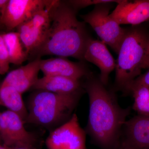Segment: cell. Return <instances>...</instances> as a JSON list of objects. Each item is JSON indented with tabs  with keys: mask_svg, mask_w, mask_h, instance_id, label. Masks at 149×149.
Instances as JSON below:
<instances>
[{
	"mask_svg": "<svg viewBox=\"0 0 149 149\" xmlns=\"http://www.w3.org/2000/svg\"><path fill=\"white\" fill-rule=\"evenodd\" d=\"M76 13L67 1L54 0L50 10V27L42 43L32 55L36 58L54 55L84 60L91 38L84 23L77 19Z\"/></svg>",
	"mask_w": 149,
	"mask_h": 149,
	"instance_id": "1",
	"label": "cell"
},
{
	"mask_svg": "<svg viewBox=\"0 0 149 149\" xmlns=\"http://www.w3.org/2000/svg\"><path fill=\"white\" fill-rule=\"evenodd\" d=\"M100 80L90 78L83 87L89 99L87 130L93 140L102 149H115L119 146V133L130 108L120 107L112 94Z\"/></svg>",
	"mask_w": 149,
	"mask_h": 149,
	"instance_id": "2",
	"label": "cell"
},
{
	"mask_svg": "<svg viewBox=\"0 0 149 149\" xmlns=\"http://www.w3.org/2000/svg\"><path fill=\"white\" fill-rule=\"evenodd\" d=\"M80 91L71 94H57L35 90L27 99L28 115L24 123L42 126L52 131L72 117Z\"/></svg>",
	"mask_w": 149,
	"mask_h": 149,
	"instance_id": "3",
	"label": "cell"
},
{
	"mask_svg": "<svg viewBox=\"0 0 149 149\" xmlns=\"http://www.w3.org/2000/svg\"><path fill=\"white\" fill-rule=\"evenodd\" d=\"M149 41V32L146 29L138 25L127 29L115 68L116 85L125 93H129L133 81L141 75Z\"/></svg>",
	"mask_w": 149,
	"mask_h": 149,
	"instance_id": "4",
	"label": "cell"
},
{
	"mask_svg": "<svg viewBox=\"0 0 149 149\" xmlns=\"http://www.w3.org/2000/svg\"><path fill=\"white\" fill-rule=\"evenodd\" d=\"M109 3L96 5L93 10L81 17L91 25L102 42L118 54L127 29L120 27L111 17Z\"/></svg>",
	"mask_w": 149,
	"mask_h": 149,
	"instance_id": "5",
	"label": "cell"
},
{
	"mask_svg": "<svg viewBox=\"0 0 149 149\" xmlns=\"http://www.w3.org/2000/svg\"><path fill=\"white\" fill-rule=\"evenodd\" d=\"M24 120L18 114L7 110L0 116V137L3 146L9 148L28 147L35 149L40 146L39 138L27 131Z\"/></svg>",
	"mask_w": 149,
	"mask_h": 149,
	"instance_id": "6",
	"label": "cell"
},
{
	"mask_svg": "<svg viewBox=\"0 0 149 149\" xmlns=\"http://www.w3.org/2000/svg\"><path fill=\"white\" fill-rule=\"evenodd\" d=\"M48 149H86V134L74 113L67 122L50 132L46 139Z\"/></svg>",
	"mask_w": 149,
	"mask_h": 149,
	"instance_id": "7",
	"label": "cell"
},
{
	"mask_svg": "<svg viewBox=\"0 0 149 149\" xmlns=\"http://www.w3.org/2000/svg\"><path fill=\"white\" fill-rule=\"evenodd\" d=\"M53 0H8L3 27L9 31L29 20L35 13L49 5Z\"/></svg>",
	"mask_w": 149,
	"mask_h": 149,
	"instance_id": "8",
	"label": "cell"
},
{
	"mask_svg": "<svg viewBox=\"0 0 149 149\" xmlns=\"http://www.w3.org/2000/svg\"><path fill=\"white\" fill-rule=\"evenodd\" d=\"M84 60L95 64L100 70V80L106 86L109 74L116 68V62L102 41L91 38L88 42L84 55Z\"/></svg>",
	"mask_w": 149,
	"mask_h": 149,
	"instance_id": "9",
	"label": "cell"
},
{
	"mask_svg": "<svg viewBox=\"0 0 149 149\" xmlns=\"http://www.w3.org/2000/svg\"><path fill=\"white\" fill-rule=\"evenodd\" d=\"M117 4L110 16L120 25L137 26L149 21V0L133 1L123 0Z\"/></svg>",
	"mask_w": 149,
	"mask_h": 149,
	"instance_id": "10",
	"label": "cell"
},
{
	"mask_svg": "<svg viewBox=\"0 0 149 149\" xmlns=\"http://www.w3.org/2000/svg\"><path fill=\"white\" fill-rule=\"evenodd\" d=\"M124 125L125 138L120 143L127 149H149V116L139 115Z\"/></svg>",
	"mask_w": 149,
	"mask_h": 149,
	"instance_id": "11",
	"label": "cell"
},
{
	"mask_svg": "<svg viewBox=\"0 0 149 149\" xmlns=\"http://www.w3.org/2000/svg\"><path fill=\"white\" fill-rule=\"evenodd\" d=\"M40 70L44 76H62L79 80L88 75V71L82 63L73 62L60 57L41 59Z\"/></svg>",
	"mask_w": 149,
	"mask_h": 149,
	"instance_id": "12",
	"label": "cell"
},
{
	"mask_svg": "<svg viewBox=\"0 0 149 149\" xmlns=\"http://www.w3.org/2000/svg\"><path fill=\"white\" fill-rule=\"evenodd\" d=\"M41 59L36 58L28 64L9 72L1 85L13 87L22 94L32 88L38 80Z\"/></svg>",
	"mask_w": 149,
	"mask_h": 149,
	"instance_id": "13",
	"label": "cell"
},
{
	"mask_svg": "<svg viewBox=\"0 0 149 149\" xmlns=\"http://www.w3.org/2000/svg\"><path fill=\"white\" fill-rule=\"evenodd\" d=\"M80 80L60 76H44L39 78L32 89L57 94H71L80 91Z\"/></svg>",
	"mask_w": 149,
	"mask_h": 149,
	"instance_id": "14",
	"label": "cell"
},
{
	"mask_svg": "<svg viewBox=\"0 0 149 149\" xmlns=\"http://www.w3.org/2000/svg\"><path fill=\"white\" fill-rule=\"evenodd\" d=\"M17 32L29 56L41 45L47 31L32 24L30 19L17 27Z\"/></svg>",
	"mask_w": 149,
	"mask_h": 149,
	"instance_id": "15",
	"label": "cell"
},
{
	"mask_svg": "<svg viewBox=\"0 0 149 149\" xmlns=\"http://www.w3.org/2000/svg\"><path fill=\"white\" fill-rule=\"evenodd\" d=\"M21 93L8 85L0 87V105L18 114L24 123L28 116L27 108L22 100Z\"/></svg>",
	"mask_w": 149,
	"mask_h": 149,
	"instance_id": "16",
	"label": "cell"
},
{
	"mask_svg": "<svg viewBox=\"0 0 149 149\" xmlns=\"http://www.w3.org/2000/svg\"><path fill=\"white\" fill-rule=\"evenodd\" d=\"M3 37L8 53L10 63L19 65L29 57L18 32H8L3 33Z\"/></svg>",
	"mask_w": 149,
	"mask_h": 149,
	"instance_id": "17",
	"label": "cell"
},
{
	"mask_svg": "<svg viewBox=\"0 0 149 149\" xmlns=\"http://www.w3.org/2000/svg\"><path fill=\"white\" fill-rule=\"evenodd\" d=\"M134 99L133 109L140 115L149 116V86L139 85L130 89Z\"/></svg>",
	"mask_w": 149,
	"mask_h": 149,
	"instance_id": "18",
	"label": "cell"
},
{
	"mask_svg": "<svg viewBox=\"0 0 149 149\" xmlns=\"http://www.w3.org/2000/svg\"><path fill=\"white\" fill-rule=\"evenodd\" d=\"M10 64L3 34L0 33V75L6 74L8 71Z\"/></svg>",
	"mask_w": 149,
	"mask_h": 149,
	"instance_id": "19",
	"label": "cell"
},
{
	"mask_svg": "<svg viewBox=\"0 0 149 149\" xmlns=\"http://www.w3.org/2000/svg\"><path fill=\"white\" fill-rule=\"evenodd\" d=\"M121 1L122 0H72L67 1V2L72 8L77 11L80 9L84 8L93 5L95 6L100 4L110 3L114 2L118 3Z\"/></svg>",
	"mask_w": 149,
	"mask_h": 149,
	"instance_id": "20",
	"label": "cell"
},
{
	"mask_svg": "<svg viewBox=\"0 0 149 149\" xmlns=\"http://www.w3.org/2000/svg\"><path fill=\"white\" fill-rule=\"evenodd\" d=\"M139 85L149 86V70L144 74L140 75L133 81L129 89V92L131 88Z\"/></svg>",
	"mask_w": 149,
	"mask_h": 149,
	"instance_id": "21",
	"label": "cell"
},
{
	"mask_svg": "<svg viewBox=\"0 0 149 149\" xmlns=\"http://www.w3.org/2000/svg\"><path fill=\"white\" fill-rule=\"evenodd\" d=\"M8 0H0V27H3V19Z\"/></svg>",
	"mask_w": 149,
	"mask_h": 149,
	"instance_id": "22",
	"label": "cell"
},
{
	"mask_svg": "<svg viewBox=\"0 0 149 149\" xmlns=\"http://www.w3.org/2000/svg\"><path fill=\"white\" fill-rule=\"evenodd\" d=\"M141 69H149V41L147 47L146 52L142 65H141Z\"/></svg>",
	"mask_w": 149,
	"mask_h": 149,
	"instance_id": "23",
	"label": "cell"
},
{
	"mask_svg": "<svg viewBox=\"0 0 149 149\" xmlns=\"http://www.w3.org/2000/svg\"><path fill=\"white\" fill-rule=\"evenodd\" d=\"M9 149H35L28 147H16V148H9Z\"/></svg>",
	"mask_w": 149,
	"mask_h": 149,
	"instance_id": "24",
	"label": "cell"
},
{
	"mask_svg": "<svg viewBox=\"0 0 149 149\" xmlns=\"http://www.w3.org/2000/svg\"><path fill=\"white\" fill-rule=\"evenodd\" d=\"M115 149H127L126 148H125L123 145H122V144L120 143L119 144V146H118V147H117V148H116Z\"/></svg>",
	"mask_w": 149,
	"mask_h": 149,
	"instance_id": "25",
	"label": "cell"
},
{
	"mask_svg": "<svg viewBox=\"0 0 149 149\" xmlns=\"http://www.w3.org/2000/svg\"><path fill=\"white\" fill-rule=\"evenodd\" d=\"M0 149H9V148H8V147L4 146L3 145L1 146L0 144Z\"/></svg>",
	"mask_w": 149,
	"mask_h": 149,
	"instance_id": "26",
	"label": "cell"
},
{
	"mask_svg": "<svg viewBox=\"0 0 149 149\" xmlns=\"http://www.w3.org/2000/svg\"><path fill=\"white\" fill-rule=\"evenodd\" d=\"M1 137H0V143H1Z\"/></svg>",
	"mask_w": 149,
	"mask_h": 149,
	"instance_id": "27",
	"label": "cell"
},
{
	"mask_svg": "<svg viewBox=\"0 0 149 149\" xmlns=\"http://www.w3.org/2000/svg\"><path fill=\"white\" fill-rule=\"evenodd\" d=\"M1 113H0V116H1Z\"/></svg>",
	"mask_w": 149,
	"mask_h": 149,
	"instance_id": "28",
	"label": "cell"
}]
</instances>
